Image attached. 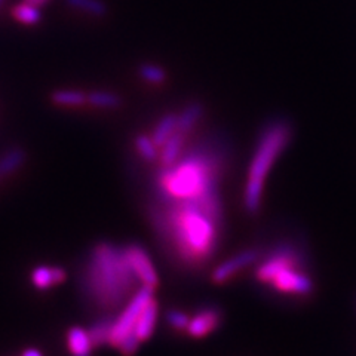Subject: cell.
Segmentation results:
<instances>
[{
	"label": "cell",
	"instance_id": "d6986e66",
	"mask_svg": "<svg viewBox=\"0 0 356 356\" xmlns=\"http://www.w3.org/2000/svg\"><path fill=\"white\" fill-rule=\"evenodd\" d=\"M88 103L102 108H118L120 106V98L115 92L110 91H94L86 95Z\"/></svg>",
	"mask_w": 356,
	"mask_h": 356
},
{
	"label": "cell",
	"instance_id": "f1b7e54d",
	"mask_svg": "<svg viewBox=\"0 0 356 356\" xmlns=\"http://www.w3.org/2000/svg\"><path fill=\"white\" fill-rule=\"evenodd\" d=\"M2 2H3V0H0V5H2Z\"/></svg>",
	"mask_w": 356,
	"mask_h": 356
},
{
	"label": "cell",
	"instance_id": "d4e9b609",
	"mask_svg": "<svg viewBox=\"0 0 356 356\" xmlns=\"http://www.w3.org/2000/svg\"><path fill=\"white\" fill-rule=\"evenodd\" d=\"M140 340L136 337V334H129V336L127 337V339H124V341H122L120 344H119V350H120V353L122 355H125V356H132L134 353H136L137 350H138V348H140Z\"/></svg>",
	"mask_w": 356,
	"mask_h": 356
},
{
	"label": "cell",
	"instance_id": "484cf974",
	"mask_svg": "<svg viewBox=\"0 0 356 356\" xmlns=\"http://www.w3.org/2000/svg\"><path fill=\"white\" fill-rule=\"evenodd\" d=\"M21 356H43V355L38 349H26L24 352H22Z\"/></svg>",
	"mask_w": 356,
	"mask_h": 356
},
{
	"label": "cell",
	"instance_id": "6da1fadb",
	"mask_svg": "<svg viewBox=\"0 0 356 356\" xmlns=\"http://www.w3.org/2000/svg\"><path fill=\"white\" fill-rule=\"evenodd\" d=\"M225 144L205 140L196 144L174 165L162 168L154 178L158 204H186L204 209L222 225V202L218 181L225 168Z\"/></svg>",
	"mask_w": 356,
	"mask_h": 356
},
{
	"label": "cell",
	"instance_id": "cb8c5ba5",
	"mask_svg": "<svg viewBox=\"0 0 356 356\" xmlns=\"http://www.w3.org/2000/svg\"><path fill=\"white\" fill-rule=\"evenodd\" d=\"M166 321H168L170 325L174 327L175 330H187L191 318L181 310H170L168 315H166Z\"/></svg>",
	"mask_w": 356,
	"mask_h": 356
},
{
	"label": "cell",
	"instance_id": "603a6c76",
	"mask_svg": "<svg viewBox=\"0 0 356 356\" xmlns=\"http://www.w3.org/2000/svg\"><path fill=\"white\" fill-rule=\"evenodd\" d=\"M140 74L146 79L147 82L152 83H162L165 81V70L159 65L154 64H144L140 67Z\"/></svg>",
	"mask_w": 356,
	"mask_h": 356
},
{
	"label": "cell",
	"instance_id": "5bb4252c",
	"mask_svg": "<svg viewBox=\"0 0 356 356\" xmlns=\"http://www.w3.org/2000/svg\"><path fill=\"white\" fill-rule=\"evenodd\" d=\"M67 348L72 356H91L92 341L89 339L88 330L81 327H73L67 332Z\"/></svg>",
	"mask_w": 356,
	"mask_h": 356
},
{
	"label": "cell",
	"instance_id": "52a82bcc",
	"mask_svg": "<svg viewBox=\"0 0 356 356\" xmlns=\"http://www.w3.org/2000/svg\"><path fill=\"white\" fill-rule=\"evenodd\" d=\"M269 285L284 294L307 296L314 291V281L305 272V267H293L280 272Z\"/></svg>",
	"mask_w": 356,
	"mask_h": 356
},
{
	"label": "cell",
	"instance_id": "ba28073f",
	"mask_svg": "<svg viewBox=\"0 0 356 356\" xmlns=\"http://www.w3.org/2000/svg\"><path fill=\"white\" fill-rule=\"evenodd\" d=\"M125 252L132 270L136 273L141 286H147L152 289L158 286L159 277H158V273H156V269L147 251L138 243H129L125 247Z\"/></svg>",
	"mask_w": 356,
	"mask_h": 356
},
{
	"label": "cell",
	"instance_id": "e0dca14e",
	"mask_svg": "<svg viewBox=\"0 0 356 356\" xmlns=\"http://www.w3.org/2000/svg\"><path fill=\"white\" fill-rule=\"evenodd\" d=\"M177 122H178V115L175 113H168L165 115L156 125L152 140L154 141V144L158 147H161L162 144L168 140L171 136H174L177 131Z\"/></svg>",
	"mask_w": 356,
	"mask_h": 356
},
{
	"label": "cell",
	"instance_id": "9c48e42d",
	"mask_svg": "<svg viewBox=\"0 0 356 356\" xmlns=\"http://www.w3.org/2000/svg\"><path fill=\"white\" fill-rule=\"evenodd\" d=\"M259 257H260V251L257 248L245 250L236 255H233V257H230L225 263L218 264L214 269L213 275H211V280H213V282L216 284L226 282L230 276H233L236 272L257 261Z\"/></svg>",
	"mask_w": 356,
	"mask_h": 356
},
{
	"label": "cell",
	"instance_id": "5b68a950",
	"mask_svg": "<svg viewBox=\"0 0 356 356\" xmlns=\"http://www.w3.org/2000/svg\"><path fill=\"white\" fill-rule=\"evenodd\" d=\"M293 267L306 269V257L296 243L284 241L276 243L269 255L259 264L255 269V277L259 282L269 285L277 273L285 269H293Z\"/></svg>",
	"mask_w": 356,
	"mask_h": 356
},
{
	"label": "cell",
	"instance_id": "8992f818",
	"mask_svg": "<svg viewBox=\"0 0 356 356\" xmlns=\"http://www.w3.org/2000/svg\"><path fill=\"white\" fill-rule=\"evenodd\" d=\"M153 298H154V289L147 286H141L138 291L134 293V296L129 298L127 307L122 310V314L113 322V328H111L110 340H108L110 346H113L116 349L119 348V344L134 331V327H136L143 309L146 307Z\"/></svg>",
	"mask_w": 356,
	"mask_h": 356
},
{
	"label": "cell",
	"instance_id": "7402d4cb",
	"mask_svg": "<svg viewBox=\"0 0 356 356\" xmlns=\"http://www.w3.org/2000/svg\"><path fill=\"white\" fill-rule=\"evenodd\" d=\"M13 14L18 21L24 22V24H36V22H39V19H40L39 9L36 6H31V5L26 3V2H22L21 5L15 6Z\"/></svg>",
	"mask_w": 356,
	"mask_h": 356
},
{
	"label": "cell",
	"instance_id": "ffe728a7",
	"mask_svg": "<svg viewBox=\"0 0 356 356\" xmlns=\"http://www.w3.org/2000/svg\"><path fill=\"white\" fill-rule=\"evenodd\" d=\"M136 147L144 161L154 162L159 158L158 146H156L154 141L152 138H149L147 136H138L136 138Z\"/></svg>",
	"mask_w": 356,
	"mask_h": 356
},
{
	"label": "cell",
	"instance_id": "7a4b0ae2",
	"mask_svg": "<svg viewBox=\"0 0 356 356\" xmlns=\"http://www.w3.org/2000/svg\"><path fill=\"white\" fill-rule=\"evenodd\" d=\"M156 233L177 254L181 263L199 266L213 257L221 222L195 205L156 204L150 209Z\"/></svg>",
	"mask_w": 356,
	"mask_h": 356
},
{
	"label": "cell",
	"instance_id": "7c38bea8",
	"mask_svg": "<svg viewBox=\"0 0 356 356\" xmlns=\"http://www.w3.org/2000/svg\"><path fill=\"white\" fill-rule=\"evenodd\" d=\"M65 270L61 267L39 266L31 272V282L38 289H48L54 285H58L65 280Z\"/></svg>",
	"mask_w": 356,
	"mask_h": 356
},
{
	"label": "cell",
	"instance_id": "3957f363",
	"mask_svg": "<svg viewBox=\"0 0 356 356\" xmlns=\"http://www.w3.org/2000/svg\"><path fill=\"white\" fill-rule=\"evenodd\" d=\"M137 284L125 247L99 242L88 254L82 272V289L85 297L97 307L116 309L134 296Z\"/></svg>",
	"mask_w": 356,
	"mask_h": 356
},
{
	"label": "cell",
	"instance_id": "4fadbf2b",
	"mask_svg": "<svg viewBox=\"0 0 356 356\" xmlns=\"http://www.w3.org/2000/svg\"><path fill=\"white\" fill-rule=\"evenodd\" d=\"M184 140H186V134L175 131L174 136H171L168 140H166L162 144V150L159 154V162L162 168H166V166L174 165L178 159L181 158L183 154V147H184Z\"/></svg>",
	"mask_w": 356,
	"mask_h": 356
},
{
	"label": "cell",
	"instance_id": "9a60e30c",
	"mask_svg": "<svg viewBox=\"0 0 356 356\" xmlns=\"http://www.w3.org/2000/svg\"><path fill=\"white\" fill-rule=\"evenodd\" d=\"M113 322L115 319L111 316H103L97 319L94 324L89 327L88 334L89 339L92 341L94 348H102L104 344H108L110 340V334H111V328H113Z\"/></svg>",
	"mask_w": 356,
	"mask_h": 356
},
{
	"label": "cell",
	"instance_id": "ac0fdd59",
	"mask_svg": "<svg viewBox=\"0 0 356 356\" xmlns=\"http://www.w3.org/2000/svg\"><path fill=\"white\" fill-rule=\"evenodd\" d=\"M51 98L55 104L67 107H76L88 103L86 94L76 91V89H60V91H55Z\"/></svg>",
	"mask_w": 356,
	"mask_h": 356
},
{
	"label": "cell",
	"instance_id": "4316f807",
	"mask_svg": "<svg viewBox=\"0 0 356 356\" xmlns=\"http://www.w3.org/2000/svg\"><path fill=\"white\" fill-rule=\"evenodd\" d=\"M26 3H29V5H31V6H36V8H39V6H42V5H44L47 2H49V0H24Z\"/></svg>",
	"mask_w": 356,
	"mask_h": 356
},
{
	"label": "cell",
	"instance_id": "2e32d148",
	"mask_svg": "<svg viewBox=\"0 0 356 356\" xmlns=\"http://www.w3.org/2000/svg\"><path fill=\"white\" fill-rule=\"evenodd\" d=\"M202 115H204V106L200 103H191L188 106H186L181 113L178 115L177 131H180L183 134L191 132L199 122V119L202 118Z\"/></svg>",
	"mask_w": 356,
	"mask_h": 356
},
{
	"label": "cell",
	"instance_id": "44dd1931",
	"mask_svg": "<svg viewBox=\"0 0 356 356\" xmlns=\"http://www.w3.org/2000/svg\"><path fill=\"white\" fill-rule=\"evenodd\" d=\"M65 2L73 8L86 10L88 14H92L95 17H103L107 13V6L103 0H65Z\"/></svg>",
	"mask_w": 356,
	"mask_h": 356
},
{
	"label": "cell",
	"instance_id": "83f0119b",
	"mask_svg": "<svg viewBox=\"0 0 356 356\" xmlns=\"http://www.w3.org/2000/svg\"><path fill=\"white\" fill-rule=\"evenodd\" d=\"M3 178H5V177H3V174H2V172H0V181H2V180H3Z\"/></svg>",
	"mask_w": 356,
	"mask_h": 356
},
{
	"label": "cell",
	"instance_id": "277c9868",
	"mask_svg": "<svg viewBox=\"0 0 356 356\" xmlns=\"http://www.w3.org/2000/svg\"><path fill=\"white\" fill-rule=\"evenodd\" d=\"M291 137L293 127L285 119H273L264 125L250 163L248 180L243 192V205L250 214L259 213L266 177L280 154L286 149Z\"/></svg>",
	"mask_w": 356,
	"mask_h": 356
},
{
	"label": "cell",
	"instance_id": "8fae6325",
	"mask_svg": "<svg viewBox=\"0 0 356 356\" xmlns=\"http://www.w3.org/2000/svg\"><path fill=\"white\" fill-rule=\"evenodd\" d=\"M156 321H158V303H156V300L153 298L152 302L143 309L132 334H136V337L140 341L149 340L154 331Z\"/></svg>",
	"mask_w": 356,
	"mask_h": 356
},
{
	"label": "cell",
	"instance_id": "30bf717a",
	"mask_svg": "<svg viewBox=\"0 0 356 356\" xmlns=\"http://www.w3.org/2000/svg\"><path fill=\"white\" fill-rule=\"evenodd\" d=\"M220 324H221L220 309L205 307V309H200L193 318H191V322H188L187 325V332L188 336L200 339L216 331Z\"/></svg>",
	"mask_w": 356,
	"mask_h": 356
}]
</instances>
